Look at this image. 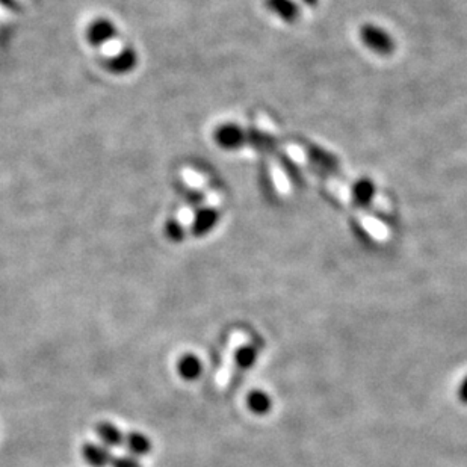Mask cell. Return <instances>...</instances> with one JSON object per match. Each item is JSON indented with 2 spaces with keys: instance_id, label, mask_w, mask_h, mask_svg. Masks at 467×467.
<instances>
[{
  "instance_id": "cell-1",
  "label": "cell",
  "mask_w": 467,
  "mask_h": 467,
  "mask_svg": "<svg viewBox=\"0 0 467 467\" xmlns=\"http://www.w3.org/2000/svg\"><path fill=\"white\" fill-rule=\"evenodd\" d=\"M360 37L366 46L378 55H389L395 49L390 35L374 24H365L360 31Z\"/></svg>"
},
{
  "instance_id": "cell-2",
  "label": "cell",
  "mask_w": 467,
  "mask_h": 467,
  "mask_svg": "<svg viewBox=\"0 0 467 467\" xmlns=\"http://www.w3.org/2000/svg\"><path fill=\"white\" fill-rule=\"evenodd\" d=\"M217 141L224 148H236L240 147L245 141L244 130L235 124L222 125L217 132Z\"/></svg>"
},
{
  "instance_id": "cell-3",
  "label": "cell",
  "mask_w": 467,
  "mask_h": 467,
  "mask_svg": "<svg viewBox=\"0 0 467 467\" xmlns=\"http://www.w3.org/2000/svg\"><path fill=\"white\" fill-rule=\"evenodd\" d=\"M82 454L86 463H89L93 467H105L107 464H111L114 458L109 452V447L97 446L93 443H86L82 449Z\"/></svg>"
},
{
  "instance_id": "cell-4",
  "label": "cell",
  "mask_w": 467,
  "mask_h": 467,
  "mask_svg": "<svg viewBox=\"0 0 467 467\" xmlns=\"http://www.w3.org/2000/svg\"><path fill=\"white\" fill-rule=\"evenodd\" d=\"M177 371L181 374L182 378L187 381H194L199 378L203 372V365L200 358L194 354H186L183 355L177 363Z\"/></svg>"
},
{
  "instance_id": "cell-5",
  "label": "cell",
  "mask_w": 467,
  "mask_h": 467,
  "mask_svg": "<svg viewBox=\"0 0 467 467\" xmlns=\"http://www.w3.org/2000/svg\"><path fill=\"white\" fill-rule=\"evenodd\" d=\"M97 436L100 437L106 447H116L124 443V436L121 431L109 422H102L95 427Z\"/></svg>"
},
{
  "instance_id": "cell-6",
  "label": "cell",
  "mask_w": 467,
  "mask_h": 467,
  "mask_svg": "<svg viewBox=\"0 0 467 467\" xmlns=\"http://www.w3.org/2000/svg\"><path fill=\"white\" fill-rule=\"evenodd\" d=\"M247 406L248 408L254 413V415L263 416L268 415L273 408V401L269 398V395L263 390H253L248 393L247 397Z\"/></svg>"
},
{
  "instance_id": "cell-7",
  "label": "cell",
  "mask_w": 467,
  "mask_h": 467,
  "mask_svg": "<svg viewBox=\"0 0 467 467\" xmlns=\"http://www.w3.org/2000/svg\"><path fill=\"white\" fill-rule=\"evenodd\" d=\"M266 5L284 22H293L300 14L298 6L293 0H266Z\"/></svg>"
},
{
  "instance_id": "cell-8",
  "label": "cell",
  "mask_w": 467,
  "mask_h": 467,
  "mask_svg": "<svg viewBox=\"0 0 467 467\" xmlns=\"http://www.w3.org/2000/svg\"><path fill=\"white\" fill-rule=\"evenodd\" d=\"M124 443L133 457L146 455L150 452V449H151V443H150L148 437H146L141 433H130L128 437L124 438Z\"/></svg>"
},
{
  "instance_id": "cell-9",
  "label": "cell",
  "mask_w": 467,
  "mask_h": 467,
  "mask_svg": "<svg viewBox=\"0 0 467 467\" xmlns=\"http://www.w3.org/2000/svg\"><path fill=\"white\" fill-rule=\"evenodd\" d=\"M257 360V349L251 345L240 346L235 354V362L240 369H250Z\"/></svg>"
},
{
  "instance_id": "cell-10",
  "label": "cell",
  "mask_w": 467,
  "mask_h": 467,
  "mask_svg": "<svg viewBox=\"0 0 467 467\" xmlns=\"http://www.w3.org/2000/svg\"><path fill=\"white\" fill-rule=\"evenodd\" d=\"M218 221V213L213 212V210H206L203 212L200 217H197L195 224H194V233L197 236L204 235V233H208L215 224Z\"/></svg>"
},
{
  "instance_id": "cell-11",
  "label": "cell",
  "mask_w": 467,
  "mask_h": 467,
  "mask_svg": "<svg viewBox=\"0 0 467 467\" xmlns=\"http://www.w3.org/2000/svg\"><path fill=\"white\" fill-rule=\"evenodd\" d=\"M374 191H375L374 183L367 181V178H363V181H360L354 186V197L358 203L365 204L372 199Z\"/></svg>"
},
{
  "instance_id": "cell-12",
  "label": "cell",
  "mask_w": 467,
  "mask_h": 467,
  "mask_svg": "<svg viewBox=\"0 0 467 467\" xmlns=\"http://www.w3.org/2000/svg\"><path fill=\"white\" fill-rule=\"evenodd\" d=\"M111 464L112 467H141V464L133 455H123V457L112 458Z\"/></svg>"
},
{
  "instance_id": "cell-13",
  "label": "cell",
  "mask_w": 467,
  "mask_h": 467,
  "mask_svg": "<svg viewBox=\"0 0 467 467\" xmlns=\"http://www.w3.org/2000/svg\"><path fill=\"white\" fill-rule=\"evenodd\" d=\"M458 399L463 404H467V376L463 380L460 389H458Z\"/></svg>"
},
{
  "instance_id": "cell-14",
  "label": "cell",
  "mask_w": 467,
  "mask_h": 467,
  "mask_svg": "<svg viewBox=\"0 0 467 467\" xmlns=\"http://www.w3.org/2000/svg\"><path fill=\"white\" fill-rule=\"evenodd\" d=\"M303 2H304V3H307V5H310V6H313V5H316V3H318V0H303Z\"/></svg>"
}]
</instances>
